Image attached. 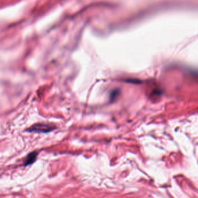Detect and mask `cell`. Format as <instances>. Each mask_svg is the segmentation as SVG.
<instances>
[{"mask_svg":"<svg viewBox=\"0 0 198 198\" xmlns=\"http://www.w3.org/2000/svg\"><path fill=\"white\" fill-rule=\"evenodd\" d=\"M56 127L53 124H45V123H39L35 124L31 127L29 131L31 132H37V133H48L54 129Z\"/></svg>","mask_w":198,"mask_h":198,"instance_id":"6da1fadb","label":"cell"},{"mask_svg":"<svg viewBox=\"0 0 198 198\" xmlns=\"http://www.w3.org/2000/svg\"><path fill=\"white\" fill-rule=\"evenodd\" d=\"M37 155L38 152H33L29 154L25 159L24 166H28L33 163L36 161Z\"/></svg>","mask_w":198,"mask_h":198,"instance_id":"7a4b0ae2","label":"cell"}]
</instances>
